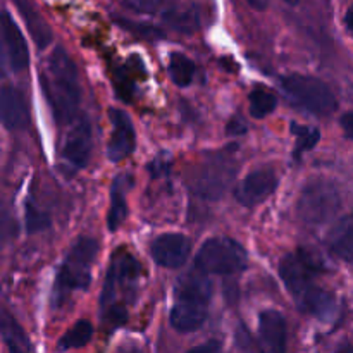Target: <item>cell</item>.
Segmentation results:
<instances>
[{
	"instance_id": "16",
	"label": "cell",
	"mask_w": 353,
	"mask_h": 353,
	"mask_svg": "<svg viewBox=\"0 0 353 353\" xmlns=\"http://www.w3.org/2000/svg\"><path fill=\"white\" fill-rule=\"evenodd\" d=\"M0 338L6 345L7 353H33L26 331L3 307H0Z\"/></svg>"
},
{
	"instance_id": "21",
	"label": "cell",
	"mask_w": 353,
	"mask_h": 353,
	"mask_svg": "<svg viewBox=\"0 0 353 353\" xmlns=\"http://www.w3.org/2000/svg\"><path fill=\"white\" fill-rule=\"evenodd\" d=\"M250 102V114L255 119H264L269 114H272L278 105V95L268 86H257L250 92L248 97Z\"/></svg>"
},
{
	"instance_id": "37",
	"label": "cell",
	"mask_w": 353,
	"mask_h": 353,
	"mask_svg": "<svg viewBox=\"0 0 353 353\" xmlns=\"http://www.w3.org/2000/svg\"><path fill=\"white\" fill-rule=\"evenodd\" d=\"M286 3H290V6H296V3L300 2V0H285Z\"/></svg>"
},
{
	"instance_id": "13",
	"label": "cell",
	"mask_w": 353,
	"mask_h": 353,
	"mask_svg": "<svg viewBox=\"0 0 353 353\" xmlns=\"http://www.w3.org/2000/svg\"><path fill=\"white\" fill-rule=\"evenodd\" d=\"M259 341L264 353H286L288 327L278 310H264L259 316Z\"/></svg>"
},
{
	"instance_id": "20",
	"label": "cell",
	"mask_w": 353,
	"mask_h": 353,
	"mask_svg": "<svg viewBox=\"0 0 353 353\" xmlns=\"http://www.w3.org/2000/svg\"><path fill=\"white\" fill-rule=\"evenodd\" d=\"M126 176H117L112 183V190H110V207L109 212H107V226H109L110 231H116L124 223V219H126Z\"/></svg>"
},
{
	"instance_id": "19",
	"label": "cell",
	"mask_w": 353,
	"mask_h": 353,
	"mask_svg": "<svg viewBox=\"0 0 353 353\" xmlns=\"http://www.w3.org/2000/svg\"><path fill=\"white\" fill-rule=\"evenodd\" d=\"M296 302H299L300 309L303 312L312 314V316L319 317V319H330L334 314V309H336L334 296L317 285L312 286L309 292L303 293Z\"/></svg>"
},
{
	"instance_id": "9",
	"label": "cell",
	"mask_w": 353,
	"mask_h": 353,
	"mask_svg": "<svg viewBox=\"0 0 353 353\" xmlns=\"http://www.w3.org/2000/svg\"><path fill=\"white\" fill-rule=\"evenodd\" d=\"M141 274V268L134 257H131L128 252H119L114 257L112 265H110L109 272H107L105 285H103L102 292V305H112L114 296H116L117 290L130 288V286L137 285L138 276Z\"/></svg>"
},
{
	"instance_id": "7",
	"label": "cell",
	"mask_w": 353,
	"mask_h": 353,
	"mask_svg": "<svg viewBox=\"0 0 353 353\" xmlns=\"http://www.w3.org/2000/svg\"><path fill=\"white\" fill-rule=\"evenodd\" d=\"M319 272V265L307 252L299 250L295 254H288L279 262V276L296 300L316 286L314 278Z\"/></svg>"
},
{
	"instance_id": "14",
	"label": "cell",
	"mask_w": 353,
	"mask_h": 353,
	"mask_svg": "<svg viewBox=\"0 0 353 353\" xmlns=\"http://www.w3.org/2000/svg\"><path fill=\"white\" fill-rule=\"evenodd\" d=\"M0 31H2L3 43H6L7 55H9L10 68L14 71H24L30 64V52L24 34L21 33L19 26L12 19L7 10H0Z\"/></svg>"
},
{
	"instance_id": "26",
	"label": "cell",
	"mask_w": 353,
	"mask_h": 353,
	"mask_svg": "<svg viewBox=\"0 0 353 353\" xmlns=\"http://www.w3.org/2000/svg\"><path fill=\"white\" fill-rule=\"evenodd\" d=\"M165 21L176 30H181L190 33L196 28V17L192 12H181V10H171L165 14Z\"/></svg>"
},
{
	"instance_id": "31",
	"label": "cell",
	"mask_w": 353,
	"mask_h": 353,
	"mask_svg": "<svg viewBox=\"0 0 353 353\" xmlns=\"http://www.w3.org/2000/svg\"><path fill=\"white\" fill-rule=\"evenodd\" d=\"M340 124H341V130H343L345 137L353 140V112L343 114L340 119Z\"/></svg>"
},
{
	"instance_id": "2",
	"label": "cell",
	"mask_w": 353,
	"mask_h": 353,
	"mask_svg": "<svg viewBox=\"0 0 353 353\" xmlns=\"http://www.w3.org/2000/svg\"><path fill=\"white\" fill-rule=\"evenodd\" d=\"M210 285L205 274L192 272L183 276L174 290V303H172L171 326L179 333H193L202 327L209 312Z\"/></svg>"
},
{
	"instance_id": "10",
	"label": "cell",
	"mask_w": 353,
	"mask_h": 353,
	"mask_svg": "<svg viewBox=\"0 0 353 353\" xmlns=\"http://www.w3.org/2000/svg\"><path fill=\"white\" fill-rule=\"evenodd\" d=\"M109 117L112 123V133L107 143V157L112 162H121L133 154L137 147V134L130 116L124 110L110 109Z\"/></svg>"
},
{
	"instance_id": "36",
	"label": "cell",
	"mask_w": 353,
	"mask_h": 353,
	"mask_svg": "<svg viewBox=\"0 0 353 353\" xmlns=\"http://www.w3.org/2000/svg\"><path fill=\"white\" fill-rule=\"evenodd\" d=\"M338 353H353V347H348V348H343V350H341V352H338Z\"/></svg>"
},
{
	"instance_id": "12",
	"label": "cell",
	"mask_w": 353,
	"mask_h": 353,
	"mask_svg": "<svg viewBox=\"0 0 353 353\" xmlns=\"http://www.w3.org/2000/svg\"><path fill=\"white\" fill-rule=\"evenodd\" d=\"M150 252L159 265L176 269L181 268L188 261L190 252H192V241L181 233H165L154 240Z\"/></svg>"
},
{
	"instance_id": "8",
	"label": "cell",
	"mask_w": 353,
	"mask_h": 353,
	"mask_svg": "<svg viewBox=\"0 0 353 353\" xmlns=\"http://www.w3.org/2000/svg\"><path fill=\"white\" fill-rule=\"evenodd\" d=\"M278 188V174L274 169H255L236 186L234 196L245 207H254L268 200Z\"/></svg>"
},
{
	"instance_id": "34",
	"label": "cell",
	"mask_w": 353,
	"mask_h": 353,
	"mask_svg": "<svg viewBox=\"0 0 353 353\" xmlns=\"http://www.w3.org/2000/svg\"><path fill=\"white\" fill-rule=\"evenodd\" d=\"M6 76V55H3L2 41H0V78Z\"/></svg>"
},
{
	"instance_id": "33",
	"label": "cell",
	"mask_w": 353,
	"mask_h": 353,
	"mask_svg": "<svg viewBox=\"0 0 353 353\" xmlns=\"http://www.w3.org/2000/svg\"><path fill=\"white\" fill-rule=\"evenodd\" d=\"M343 23H345V28H347L348 33L353 37V3L350 7L347 9V12H345V17H343Z\"/></svg>"
},
{
	"instance_id": "29",
	"label": "cell",
	"mask_w": 353,
	"mask_h": 353,
	"mask_svg": "<svg viewBox=\"0 0 353 353\" xmlns=\"http://www.w3.org/2000/svg\"><path fill=\"white\" fill-rule=\"evenodd\" d=\"M126 3L131 7V9L138 10V12L154 14L159 10L162 0H126Z\"/></svg>"
},
{
	"instance_id": "6",
	"label": "cell",
	"mask_w": 353,
	"mask_h": 353,
	"mask_svg": "<svg viewBox=\"0 0 353 353\" xmlns=\"http://www.w3.org/2000/svg\"><path fill=\"white\" fill-rule=\"evenodd\" d=\"M281 85L296 105L316 116H327L336 109V97L333 90L314 76L290 74L283 78Z\"/></svg>"
},
{
	"instance_id": "22",
	"label": "cell",
	"mask_w": 353,
	"mask_h": 353,
	"mask_svg": "<svg viewBox=\"0 0 353 353\" xmlns=\"http://www.w3.org/2000/svg\"><path fill=\"white\" fill-rule=\"evenodd\" d=\"M169 76H171L172 83L178 86L192 85L193 76H195V64L185 54L174 52L169 59Z\"/></svg>"
},
{
	"instance_id": "25",
	"label": "cell",
	"mask_w": 353,
	"mask_h": 353,
	"mask_svg": "<svg viewBox=\"0 0 353 353\" xmlns=\"http://www.w3.org/2000/svg\"><path fill=\"white\" fill-rule=\"evenodd\" d=\"M50 226V217L38 210L31 202L26 203V230L28 233H38Z\"/></svg>"
},
{
	"instance_id": "15",
	"label": "cell",
	"mask_w": 353,
	"mask_h": 353,
	"mask_svg": "<svg viewBox=\"0 0 353 353\" xmlns=\"http://www.w3.org/2000/svg\"><path fill=\"white\" fill-rule=\"evenodd\" d=\"M0 123L10 131H19L28 124V107L23 93L14 86L0 88Z\"/></svg>"
},
{
	"instance_id": "4",
	"label": "cell",
	"mask_w": 353,
	"mask_h": 353,
	"mask_svg": "<svg viewBox=\"0 0 353 353\" xmlns=\"http://www.w3.org/2000/svg\"><path fill=\"white\" fill-rule=\"evenodd\" d=\"M341 209V196L336 186L326 179L310 181L300 193L296 212L309 226H321L333 219Z\"/></svg>"
},
{
	"instance_id": "3",
	"label": "cell",
	"mask_w": 353,
	"mask_h": 353,
	"mask_svg": "<svg viewBox=\"0 0 353 353\" xmlns=\"http://www.w3.org/2000/svg\"><path fill=\"white\" fill-rule=\"evenodd\" d=\"M99 255V243L93 238H79L74 241L59 272L55 292L65 296L74 290H86L92 281V268Z\"/></svg>"
},
{
	"instance_id": "23",
	"label": "cell",
	"mask_w": 353,
	"mask_h": 353,
	"mask_svg": "<svg viewBox=\"0 0 353 353\" xmlns=\"http://www.w3.org/2000/svg\"><path fill=\"white\" fill-rule=\"evenodd\" d=\"M93 326L88 321H78L64 336L59 340V350H71V348H81L92 340Z\"/></svg>"
},
{
	"instance_id": "1",
	"label": "cell",
	"mask_w": 353,
	"mask_h": 353,
	"mask_svg": "<svg viewBox=\"0 0 353 353\" xmlns=\"http://www.w3.org/2000/svg\"><path fill=\"white\" fill-rule=\"evenodd\" d=\"M41 86L59 123L74 119L81 102L78 68L68 52L57 47L48 59L47 71L41 74Z\"/></svg>"
},
{
	"instance_id": "5",
	"label": "cell",
	"mask_w": 353,
	"mask_h": 353,
	"mask_svg": "<svg viewBox=\"0 0 353 353\" xmlns=\"http://www.w3.org/2000/svg\"><path fill=\"white\" fill-rule=\"evenodd\" d=\"M247 265V252L231 238H210L200 247L195 268L202 274H234Z\"/></svg>"
},
{
	"instance_id": "27",
	"label": "cell",
	"mask_w": 353,
	"mask_h": 353,
	"mask_svg": "<svg viewBox=\"0 0 353 353\" xmlns=\"http://www.w3.org/2000/svg\"><path fill=\"white\" fill-rule=\"evenodd\" d=\"M119 24H123L126 30L133 31V33H137L138 37H143V38H161L164 37V33H161V31L157 30V28L150 26V24H138V23H130V21L126 19H119Z\"/></svg>"
},
{
	"instance_id": "11",
	"label": "cell",
	"mask_w": 353,
	"mask_h": 353,
	"mask_svg": "<svg viewBox=\"0 0 353 353\" xmlns=\"http://www.w3.org/2000/svg\"><path fill=\"white\" fill-rule=\"evenodd\" d=\"M92 148V124H90V121L86 117H81V119H78L69 128L68 134H65L64 147H62V157L71 165L81 169L88 164Z\"/></svg>"
},
{
	"instance_id": "30",
	"label": "cell",
	"mask_w": 353,
	"mask_h": 353,
	"mask_svg": "<svg viewBox=\"0 0 353 353\" xmlns=\"http://www.w3.org/2000/svg\"><path fill=\"white\" fill-rule=\"evenodd\" d=\"M188 353H221V343L217 340H210L207 343L196 345Z\"/></svg>"
},
{
	"instance_id": "17",
	"label": "cell",
	"mask_w": 353,
	"mask_h": 353,
	"mask_svg": "<svg viewBox=\"0 0 353 353\" xmlns=\"http://www.w3.org/2000/svg\"><path fill=\"white\" fill-rule=\"evenodd\" d=\"M14 3H16L17 10L23 16L28 31H30L31 38L34 40L37 47L41 48V50L47 48L52 43V37L54 34H52V30L47 24V21L43 19V16L34 7L33 0H14Z\"/></svg>"
},
{
	"instance_id": "35",
	"label": "cell",
	"mask_w": 353,
	"mask_h": 353,
	"mask_svg": "<svg viewBox=\"0 0 353 353\" xmlns=\"http://www.w3.org/2000/svg\"><path fill=\"white\" fill-rule=\"evenodd\" d=\"M248 3L257 10H264L268 7V0H248Z\"/></svg>"
},
{
	"instance_id": "18",
	"label": "cell",
	"mask_w": 353,
	"mask_h": 353,
	"mask_svg": "<svg viewBox=\"0 0 353 353\" xmlns=\"http://www.w3.org/2000/svg\"><path fill=\"white\" fill-rule=\"evenodd\" d=\"M330 250L341 261L353 264V214L338 221L327 236Z\"/></svg>"
},
{
	"instance_id": "24",
	"label": "cell",
	"mask_w": 353,
	"mask_h": 353,
	"mask_svg": "<svg viewBox=\"0 0 353 353\" xmlns=\"http://www.w3.org/2000/svg\"><path fill=\"white\" fill-rule=\"evenodd\" d=\"M293 133L296 134V155L316 147L321 137L319 131L314 130V128L299 126V124H293Z\"/></svg>"
},
{
	"instance_id": "32",
	"label": "cell",
	"mask_w": 353,
	"mask_h": 353,
	"mask_svg": "<svg viewBox=\"0 0 353 353\" xmlns=\"http://www.w3.org/2000/svg\"><path fill=\"white\" fill-rule=\"evenodd\" d=\"M228 133L233 134V137H236V134L247 133V128L243 126V123H241L240 119H236V117H234V119H231L230 124H228Z\"/></svg>"
},
{
	"instance_id": "28",
	"label": "cell",
	"mask_w": 353,
	"mask_h": 353,
	"mask_svg": "<svg viewBox=\"0 0 353 353\" xmlns=\"http://www.w3.org/2000/svg\"><path fill=\"white\" fill-rule=\"evenodd\" d=\"M105 317H107V323H109L112 327L123 326V324L128 321L126 307H124L123 303H112V305H109V309H107Z\"/></svg>"
}]
</instances>
